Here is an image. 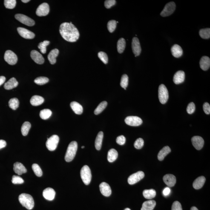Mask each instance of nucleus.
<instances>
[{
    "label": "nucleus",
    "mask_w": 210,
    "mask_h": 210,
    "mask_svg": "<svg viewBox=\"0 0 210 210\" xmlns=\"http://www.w3.org/2000/svg\"><path fill=\"white\" fill-rule=\"evenodd\" d=\"M59 31L62 37L68 42H76L79 37L78 29L73 24L65 22L61 24Z\"/></svg>",
    "instance_id": "nucleus-1"
},
{
    "label": "nucleus",
    "mask_w": 210,
    "mask_h": 210,
    "mask_svg": "<svg viewBox=\"0 0 210 210\" xmlns=\"http://www.w3.org/2000/svg\"><path fill=\"white\" fill-rule=\"evenodd\" d=\"M20 203L27 209L31 210L34 207V202L33 197L27 194H21L18 197Z\"/></svg>",
    "instance_id": "nucleus-2"
},
{
    "label": "nucleus",
    "mask_w": 210,
    "mask_h": 210,
    "mask_svg": "<svg viewBox=\"0 0 210 210\" xmlns=\"http://www.w3.org/2000/svg\"><path fill=\"white\" fill-rule=\"evenodd\" d=\"M78 150V143L76 141H72L69 145L65 156L67 162H71L76 156Z\"/></svg>",
    "instance_id": "nucleus-3"
},
{
    "label": "nucleus",
    "mask_w": 210,
    "mask_h": 210,
    "mask_svg": "<svg viewBox=\"0 0 210 210\" xmlns=\"http://www.w3.org/2000/svg\"><path fill=\"white\" fill-rule=\"evenodd\" d=\"M81 177L85 184L88 185L90 183L92 179L91 170L88 166L84 165L81 170Z\"/></svg>",
    "instance_id": "nucleus-4"
},
{
    "label": "nucleus",
    "mask_w": 210,
    "mask_h": 210,
    "mask_svg": "<svg viewBox=\"0 0 210 210\" xmlns=\"http://www.w3.org/2000/svg\"><path fill=\"white\" fill-rule=\"evenodd\" d=\"M168 89L163 84L160 85L159 88V98L161 103L164 104L168 102Z\"/></svg>",
    "instance_id": "nucleus-5"
},
{
    "label": "nucleus",
    "mask_w": 210,
    "mask_h": 210,
    "mask_svg": "<svg viewBox=\"0 0 210 210\" xmlns=\"http://www.w3.org/2000/svg\"><path fill=\"white\" fill-rule=\"evenodd\" d=\"M59 141V136L54 135L51 136L46 142V146L47 149L50 151H53L56 149Z\"/></svg>",
    "instance_id": "nucleus-6"
},
{
    "label": "nucleus",
    "mask_w": 210,
    "mask_h": 210,
    "mask_svg": "<svg viewBox=\"0 0 210 210\" xmlns=\"http://www.w3.org/2000/svg\"><path fill=\"white\" fill-rule=\"evenodd\" d=\"M15 18L20 22L30 27L34 25L35 24L33 20L25 15L17 14L15 15Z\"/></svg>",
    "instance_id": "nucleus-7"
},
{
    "label": "nucleus",
    "mask_w": 210,
    "mask_h": 210,
    "mask_svg": "<svg viewBox=\"0 0 210 210\" xmlns=\"http://www.w3.org/2000/svg\"><path fill=\"white\" fill-rule=\"evenodd\" d=\"M4 59L7 63L11 65L16 64L18 61L17 56L13 52L7 50L4 54Z\"/></svg>",
    "instance_id": "nucleus-8"
},
{
    "label": "nucleus",
    "mask_w": 210,
    "mask_h": 210,
    "mask_svg": "<svg viewBox=\"0 0 210 210\" xmlns=\"http://www.w3.org/2000/svg\"><path fill=\"white\" fill-rule=\"evenodd\" d=\"M176 8V4L174 2H171L168 3L165 6L163 10L160 13L161 16L162 17L170 16L174 13Z\"/></svg>",
    "instance_id": "nucleus-9"
},
{
    "label": "nucleus",
    "mask_w": 210,
    "mask_h": 210,
    "mask_svg": "<svg viewBox=\"0 0 210 210\" xmlns=\"http://www.w3.org/2000/svg\"><path fill=\"white\" fill-rule=\"evenodd\" d=\"M125 122L127 125L131 126H139L142 123V119L136 116H128L125 119Z\"/></svg>",
    "instance_id": "nucleus-10"
},
{
    "label": "nucleus",
    "mask_w": 210,
    "mask_h": 210,
    "mask_svg": "<svg viewBox=\"0 0 210 210\" xmlns=\"http://www.w3.org/2000/svg\"><path fill=\"white\" fill-rule=\"evenodd\" d=\"M145 177V174L142 171H139L129 176L128 182L130 185H132L137 183Z\"/></svg>",
    "instance_id": "nucleus-11"
},
{
    "label": "nucleus",
    "mask_w": 210,
    "mask_h": 210,
    "mask_svg": "<svg viewBox=\"0 0 210 210\" xmlns=\"http://www.w3.org/2000/svg\"><path fill=\"white\" fill-rule=\"evenodd\" d=\"M50 11V7L47 3H43L37 9L36 11V15L38 16H47L48 14Z\"/></svg>",
    "instance_id": "nucleus-12"
},
{
    "label": "nucleus",
    "mask_w": 210,
    "mask_h": 210,
    "mask_svg": "<svg viewBox=\"0 0 210 210\" xmlns=\"http://www.w3.org/2000/svg\"><path fill=\"white\" fill-rule=\"evenodd\" d=\"M132 47L133 53H134L136 57L139 56L141 51V48L139 40L137 38L134 37L133 38Z\"/></svg>",
    "instance_id": "nucleus-13"
},
{
    "label": "nucleus",
    "mask_w": 210,
    "mask_h": 210,
    "mask_svg": "<svg viewBox=\"0 0 210 210\" xmlns=\"http://www.w3.org/2000/svg\"><path fill=\"white\" fill-rule=\"evenodd\" d=\"M17 31L19 34L23 38L26 39H33L35 35L33 32L22 27H18Z\"/></svg>",
    "instance_id": "nucleus-14"
},
{
    "label": "nucleus",
    "mask_w": 210,
    "mask_h": 210,
    "mask_svg": "<svg viewBox=\"0 0 210 210\" xmlns=\"http://www.w3.org/2000/svg\"><path fill=\"white\" fill-rule=\"evenodd\" d=\"M193 146L197 150H200L203 148L204 141L203 138L200 136H194L191 139Z\"/></svg>",
    "instance_id": "nucleus-15"
},
{
    "label": "nucleus",
    "mask_w": 210,
    "mask_h": 210,
    "mask_svg": "<svg viewBox=\"0 0 210 210\" xmlns=\"http://www.w3.org/2000/svg\"><path fill=\"white\" fill-rule=\"evenodd\" d=\"M100 190L101 194L105 197H109L111 194V189L109 185L105 182H102L100 185Z\"/></svg>",
    "instance_id": "nucleus-16"
},
{
    "label": "nucleus",
    "mask_w": 210,
    "mask_h": 210,
    "mask_svg": "<svg viewBox=\"0 0 210 210\" xmlns=\"http://www.w3.org/2000/svg\"><path fill=\"white\" fill-rule=\"evenodd\" d=\"M30 56L36 63L42 64L44 63V59L42 55L36 50H33L30 53Z\"/></svg>",
    "instance_id": "nucleus-17"
},
{
    "label": "nucleus",
    "mask_w": 210,
    "mask_h": 210,
    "mask_svg": "<svg viewBox=\"0 0 210 210\" xmlns=\"http://www.w3.org/2000/svg\"><path fill=\"white\" fill-rule=\"evenodd\" d=\"M163 180L165 184L171 187L174 186L176 182L175 176L171 174L165 175L163 177Z\"/></svg>",
    "instance_id": "nucleus-18"
},
{
    "label": "nucleus",
    "mask_w": 210,
    "mask_h": 210,
    "mask_svg": "<svg viewBox=\"0 0 210 210\" xmlns=\"http://www.w3.org/2000/svg\"><path fill=\"white\" fill-rule=\"evenodd\" d=\"M56 191L53 188H47L43 191V196L46 200L49 201L53 200L56 195Z\"/></svg>",
    "instance_id": "nucleus-19"
},
{
    "label": "nucleus",
    "mask_w": 210,
    "mask_h": 210,
    "mask_svg": "<svg viewBox=\"0 0 210 210\" xmlns=\"http://www.w3.org/2000/svg\"><path fill=\"white\" fill-rule=\"evenodd\" d=\"M185 79V73L182 70H179L176 72L173 78V81L176 85L182 83Z\"/></svg>",
    "instance_id": "nucleus-20"
},
{
    "label": "nucleus",
    "mask_w": 210,
    "mask_h": 210,
    "mask_svg": "<svg viewBox=\"0 0 210 210\" xmlns=\"http://www.w3.org/2000/svg\"><path fill=\"white\" fill-rule=\"evenodd\" d=\"M13 170L18 175H21L27 172L25 167L22 163L18 162H16L14 164Z\"/></svg>",
    "instance_id": "nucleus-21"
},
{
    "label": "nucleus",
    "mask_w": 210,
    "mask_h": 210,
    "mask_svg": "<svg viewBox=\"0 0 210 210\" xmlns=\"http://www.w3.org/2000/svg\"><path fill=\"white\" fill-rule=\"evenodd\" d=\"M201 69L203 70H208L210 68V59L207 56H203L201 59L200 62Z\"/></svg>",
    "instance_id": "nucleus-22"
},
{
    "label": "nucleus",
    "mask_w": 210,
    "mask_h": 210,
    "mask_svg": "<svg viewBox=\"0 0 210 210\" xmlns=\"http://www.w3.org/2000/svg\"><path fill=\"white\" fill-rule=\"evenodd\" d=\"M171 51L172 56L175 58L181 57L183 54V50L181 47L178 44H174L171 47Z\"/></svg>",
    "instance_id": "nucleus-23"
},
{
    "label": "nucleus",
    "mask_w": 210,
    "mask_h": 210,
    "mask_svg": "<svg viewBox=\"0 0 210 210\" xmlns=\"http://www.w3.org/2000/svg\"><path fill=\"white\" fill-rule=\"evenodd\" d=\"M205 178L204 176H200L194 180L193 184V186L194 189L198 190L201 188L205 182Z\"/></svg>",
    "instance_id": "nucleus-24"
},
{
    "label": "nucleus",
    "mask_w": 210,
    "mask_h": 210,
    "mask_svg": "<svg viewBox=\"0 0 210 210\" xmlns=\"http://www.w3.org/2000/svg\"><path fill=\"white\" fill-rule=\"evenodd\" d=\"M59 50L57 49H53L50 52L47 56V58L51 64L53 65L56 63V58L59 55Z\"/></svg>",
    "instance_id": "nucleus-25"
},
{
    "label": "nucleus",
    "mask_w": 210,
    "mask_h": 210,
    "mask_svg": "<svg viewBox=\"0 0 210 210\" xmlns=\"http://www.w3.org/2000/svg\"><path fill=\"white\" fill-rule=\"evenodd\" d=\"M70 106L76 114L80 115L83 112V108L79 103L73 101L70 103Z\"/></svg>",
    "instance_id": "nucleus-26"
},
{
    "label": "nucleus",
    "mask_w": 210,
    "mask_h": 210,
    "mask_svg": "<svg viewBox=\"0 0 210 210\" xmlns=\"http://www.w3.org/2000/svg\"><path fill=\"white\" fill-rule=\"evenodd\" d=\"M18 83L15 78H12L4 84V88L6 90H10L18 86Z\"/></svg>",
    "instance_id": "nucleus-27"
},
{
    "label": "nucleus",
    "mask_w": 210,
    "mask_h": 210,
    "mask_svg": "<svg viewBox=\"0 0 210 210\" xmlns=\"http://www.w3.org/2000/svg\"><path fill=\"white\" fill-rule=\"evenodd\" d=\"M156 202L154 200H150L144 202L141 210H153L155 207Z\"/></svg>",
    "instance_id": "nucleus-28"
},
{
    "label": "nucleus",
    "mask_w": 210,
    "mask_h": 210,
    "mask_svg": "<svg viewBox=\"0 0 210 210\" xmlns=\"http://www.w3.org/2000/svg\"><path fill=\"white\" fill-rule=\"evenodd\" d=\"M44 99L42 96H32L30 100V104L33 106H38L42 104L44 102Z\"/></svg>",
    "instance_id": "nucleus-29"
},
{
    "label": "nucleus",
    "mask_w": 210,
    "mask_h": 210,
    "mask_svg": "<svg viewBox=\"0 0 210 210\" xmlns=\"http://www.w3.org/2000/svg\"><path fill=\"white\" fill-rule=\"evenodd\" d=\"M171 149L168 146L163 147L159 152L158 155V159L160 161H162L164 159L165 156L171 152Z\"/></svg>",
    "instance_id": "nucleus-30"
},
{
    "label": "nucleus",
    "mask_w": 210,
    "mask_h": 210,
    "mask_svg": "<svg viewBox=\"0 0 210 210\" xmlns=\"http://www.w3.org/2000/svg\"><path fill=\"white\" fill-rule=\"evenodd\" d=\"M103 137V132L102 131L100 132L96 136V141H95V147L97 150H100L101 149Z\"/></svg>",
    "instance_id": "nucleus-31"
},
{
    "label": "nucleus",
    "mask_w": 210,
    "mask_h": 210,
    "mask_svg": "<svg viewBox=\"0 0 210 210\" xmlns=\"http://www.w3.org/2000/svg\"><path fill=\"white\" fill-rule=\"evenodd\" d=\"M118 157V152L114 149H111L108 151V160L109 162H113L117 159Z\"/></svg>",
    "instance_id": "nucleus-32"
},
{
    "label": "nucleus",
    "mask_w": 210,
    "mask_h": 210,
    "mask_svg": "<svg viewBox=\"0 0 210 210\" xmlns=\"http://www.w3.org/2000/svg\"><path fill=\"white\" fill-rule=\"evenodd\" d=\"M143 195L145 199H152L155 197L156 192L154 189L145 190L143 191Z\"/></svg>",
    "instance_id": "nucleus-33"
},
{
    "label": "nucleus",
    "mask_w": 210,
    "mask_h": 210,
    "mask_svg": "<svg viewBox=\"0 0 210 210\" xmlns=\"http://www.w3.org/2000/svg\"><path fill=\"white\" fill-rule=\"evenodd\" d=\"M126 47V41L124 38H120L117 42V50L119 53H123Z\"/></svg>",
    "instance_id": "nucleus-34"
},
{
    "label": "nucleus",
    "mask_w": 210,
    "mask_h": 210,
    "mask_svg": "<svg viewBox=\"0 0 210 210\" xmlns=\"http://www.w3.org/2000/svg\"><path fill=\"white\" fill-rule=\"evenodd\" d=\"M31 126V124L29 122H25L23 123L21 128V132L23 136H25L27 135Z\"/></svg>",
    "instance_id": "nucleus-35"
},
{
    "label": "nucleus",
    "mask_w": 210,
    "mask_h": 210,
    "mask_svg": "<svg viewBox=\"0 0 210 210\" xmlns=\"http://www.w3.org/2000/svg\"><path fill=\"white\" fill-rule=\"evenodd\" d=\"M108 105V103L106 101H104L101 102L100 104L98 105L97 108L94 111V114L96 115H98L102 113L104 109L106 108Z\"/></svg>",
    "instance_id": "nucleus-36"
},
{
    "label": "nucleus",
    "mask_w": 210,
    "mask_h": 210,
    "mask_svg": "<svg viewBox=\"0 0 210 210\" xmlns=\"http://www.w3.org/2000/svg\"><path fill=\"white\" fill-rule=\"evenodd\" d=\"M52 112L49 109H44L40 111L39 115L41 119L46 120L48 119L51 116Z\"/></svg>",
    "instance_id": "nucleus-37"
},
{
    "label": "nucleus",
    "mask_w": 210,
    "mask_h": 210,
    "mask_svg": "<svg viewBox=\"0 0 210 210\" xmlns=\"http://www.w3.org/2000/svg\"><path fill=\"white\" fill-rule=\"evenodd\" d=\"M9 106L11 109L15 110L19 106V101L16 98H12L9 101Z\"/></svg>",
    "instance_id": "nucleus-38"
},
{
    "label": "nucleus",
    "mask_w": 210,
    "mask_h": 210,
    "mask_svg": "<svg viewBox=\"0 0 210 210\" xmlns=\"http://www.w3.org/2000/svg\"><path fill=\"white\" fill-rule=\"evenodd\" d=\"M199 35L201 38L204 39H208L210 38V29H201L199 31Z\"/></svg>",
    "instance_id": "nucleus-39"
},
{
    "label": "nucleus",
    "mask_w": 210,
    "mask_h": 210,
    "mask_svg": "<svg viewBox=\"0 0 210 210\" xmlns=\"http://www.w3.org/2000/svg\"><path fill=\"white\" fill-rule=\"evenodd\" d=\"M49 79L45 77H39L35 79L34 82L38 85H42L49 82Z\"/></svg>",
    "instance_id": "nucleus-40"
},
{
    "label": "nucleus",
    "mask_w": 210,
    "mask_h": 210,
    "mask_svg": "<svg viewBox=\"0 0 210 210\" xmlns=\"http://www.w3.org/2000/svg\"><path fill=\"white\" fill-rule=\"evenodd\" d=\"M32 169L35 175L38 177H41L42 175V172L40 167L37 164L34 163L32 165Z\"/></svg>",
    "instance_id": "nucleus-41"
},
{
    "label": "nucleus",
    "mask_w": 210,
    "mask_h": 210,
    "mask_svg": "<svg viewBox=\"0 0 210 210\" xmlns=\"http://www.w3.org/2000/svg\"><path fill=\"white\" fill-rule=\"evenodd\" d=\"M50 43V42L48 41H44L43 42L39 43L38 46V48L40 50L41 52L43 54H45L47 52V46Z\"/></svg>",
    "instance_id": "nucleus-42"
},
{
    "label": "nucleus",
    "mask_w": 210,
    "mask_h": 210,
    "mask_svg": "<svg viewBox=\"0 0 210 210\" xmlns=\"http://www.w3.org/2000/svg\"><path fill=\"white\" fill-rule=\"evenodd\" d=\"M16 0H5L4 4L6 8L9 9L14 8L16 6Z\"/></svg>",
    "instance_id": "nucleus-43"
},
{
    "label": "nucleus",
    "mask_w": 210,
    "mask_h": 210,
    "mask_svg": "<svg viewBox=\"0 0 210 210\" xmlns=\"http://www.w3.org/2000/svg\"><path fill=\"white\" fill-rule=\"evenodd\" d=\"M128 83V77L127 74H123L122 77L121 79L120 85L121 87L126 90Z\"/></svg>",
    "instance_id": "nucleus-44"
},
{
    "label": "nucleus",
    "mask_w": 210,
    "mask_h": 210,
    "mask_svg": "<svg viewBox=\"0 0 210 210\" xmlns=\"http://www.w3.org/2000/svg\"><path fill=\"white\" fill-rule=\"evenodd\" d=\"M117 25V22L116 20H110L108 23V29L110 33H112L115 30Z\"/></svg>",
    "instance_id": "nucleus-45"
},
{
    "label": "nucleus",
    "mask_w": 210,
    "mask_h": 210,
    "mask_svg": "<svg viewBox=\"0 0 210 210\" xmlns=\"http://www.w3.org/2000/svg\"><path fill=\"white\" fill-rule=\"evenodd\" d=\"M98 56L104 64H108V58L106 53L104 52L101 51L98 53Z\"/></svg>",
    "instance_id": "nucleus-46"
},
{
    "label": "nucleus",
    "mask_w": 210,
    "mask_h": 210,
    "mask_svg": "<svg viewBox=\"0 0 210 210\" xmlns=\"http://www.w3.org/2000/svg\"><path fill=\"white\" fill-rule=\"evenodd\" d=\"M11 181L13 184H21L24 183V179L20 176L14 175L12 177Z\"/></svg>",
    "instance_id": "nucleus-47"
},
{
    "label": "nucleus",
    "mask_w": 210,
    "mask_h": 210,
    "mask_svg": "<svg viewBox=\"0 0 210 210\" xmlns=\"http://www.w3.org/2000/svg\"><path fill=\"white\" fill-rule=\"evenodd\" d=\"M144 145V141L143 139L141 138H139L136 140L134 144L135 148L137 149H141L143 147Z\"/></svg>",
    "instance_id": "nucleus-48"
},
{
    "label": "nucleus",
    "mask_w": 210,
    "mask_h": 210,
    "mask_svg": "<svg viewBox=\"0 0 210 210\" xmlns=\"http://www.w3.org/2000/svg\"><path fill=\"white\" fill-rule=\"evenodd\" d=\"M195 110V105L194 102H191L188 104L186 111L189 114H192Z\"/></svg>",
    "instance_id": "nucleus-49"
},
{
    "label": "nucleus",
    "mask_w": 210,
    "mask_h": 210,
    "mask_svg": "<svg viewBox=\"0 0 210 210\" xmlns=\"http://www.w3.org/2000/svg\"><path fill=\"white\" fill-rule=\"evenodd\" d=\"M115 0H107L104 2V6L107 9H109L113 6L115 5Z\"/></svg>",
    "instance_id": "nucleus-50"
},
{
    "label": "nucleus",
    "mask_w": 210,
    "mask_h": 210,
    "mask_svg": "<svg viewBox=\"0 0 210 210\" xmlns=\"http://www.w3.org/2000/svg\"><path fill=\"white\" fill-rule=\"evenodd\" d=\"M171 210H182L181 205L178 201H175L173 203Z\"/></svg>",
    "instance_id": "nucleus-51"
},
{
    "label": "nucleus",
    "mask_w": 210,
    "mask_h": 210,
    "mask_svg": "<svg viewBox=\"0 0 210 210\" xmlns=\"http://www.w3.org/2000/svg\"><path fill=\"white\" fill-rule=\"evenodd\" d=\"M116 141L118 144L120 145H123L125 144L126 138L123 136H120L117 137Z\"/></svg>",
    "instance_id": "nucleus-52"
},
{
    "label": "nucleus",
    "mask_w": 210,
    "mask_h": 210,
    "mask_svg": "<svg viewBox=\"0 0 210 210\" xmlns=\"http://www.w3.org/2000/svg\"><path fill=\"white\" fill-rule=\"evenodd\" d=\"M203 110L205 114H209L210 113V105L208 102H205L203 104Z\"/></svg>",
    "instance_id": "nucleus-53"
},
{
    "label": "nucleus",
    "mask_w": 210,
    "mask_h": 210,
    "mask_svg": "<svg viewBox=\"0 0 210 210\" xmlns=\"http://www.w3.org/2000/svg\"><path fill=\"white\" fill-rule=\"evenodd\" d=\"M170 192H171V190L169 188L167 187L164 189L163 194L164 195L166 196L170 194Z\"/></svg>",
    "instance_id": "nucleus-54"
},
{
    "label": "nucleus",
    "mask_w": 210,
    "mask_h": 210,
    "mask_svg": "<svg viewBox=\"0 0 210 210\" xmlns=\"http://www.w3.org/2000/svg\"><path fill=\"white\" fill-rule=\"evenodd\" d=\"M7 145V142L4 140H0V150L5 147Z\"/></svg>",
    "instance_id": "nucleus-55"
},
{
    "label": "nucleus",
    "mask_w": 210,
    "mask_h": 210,
    "mask_svg": "<svg viewBox=\"0 0 210 210\" xmlns=\"http://www.w3.org/2000/svg\"><path fill=\"white\" fill-rule=\"evenodd\" d=\"M6 78L4 76H0V86L5 82Z\"/></svg>",
    "instance_id": "nucleus-56"
},
{
    "label": "nucleus",
    "mask_w": 210,
    "mask_h": 210,
    "mask_svg": "<svg viewBox=\"0 0 210 210\" xmlns=\"http://www.w3.org/2000/svg\"><path fill=\"white\" fill-rule=\"evenodd\" d=\"M190 210H199L195 207H193L191 208Z\"/></svg>",
    "instance_id": "nucleus-57"
},
{
    "label": "nucleus",
    "mask_w": 210,
    "mask_h": 210,
    "mask_svg": "<svg viewBox=\"0 0 210 210\" xmlns=\"http://www.w3.org/2000/svg\"><path fill=\"white\" fill-rule=\"evenodd\" d=\"M29 0H22L21 1L24 3H27L29 2Z\"/></svg>",
    "instance_id": "nucleus-58"
},
{
    "label": "nucleus",
    "mask_w": 210,
    "mask_h": 210,
    "mask_svg": "<svg viewBox=\"0 0 210 210\" xmlns=\"http://www.w3.org/2000/svg\"><path fill=\"white\" fill-rule=\"evenodd\" d=\"M124 210H130L129 208H125V209Z\"/></svg>",
    "instance_id": "nucleus-59"
},
{
    "label": "nucleus",
    "mask_w": 210,
    "mask_h": 210,
    "mask_svg": "<svg viewBox=\"0 0 210 210\" xmlns=\"http://www.w3.org/2000/svg\"><path fill=\"white\" fill-rule=\"evenodd\" d=\"M85 148V146H82V148L83 149V148Z\"/></svg>",
    "instance_id": "nucleus-60"
}]
</instances>
